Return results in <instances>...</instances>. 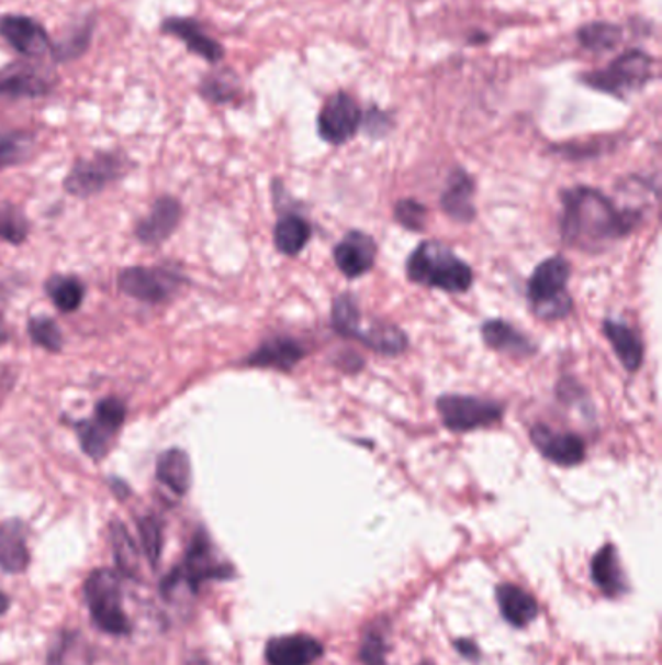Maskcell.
Masks as SVG:
<instances>
[{"label":"cell","mask_w":662,"mask_h":665,"mask_svg":"<svg viewBox=\"0 0 662 665\" xmlns=\"http://www.w3.org/2000/svg\"><path fill=\"white\" fill-rule=\"evenodd\" d=\"M0 37L24 59H42L51 55V42L47 30L35 18L24 14L0 16Z\"/></svg>","instance_id":"13"},{"label":"cell","mask_w":662,"mask_h":665,"mask_svg":"<svg viewBox=\"0 0 662 665\" xmlns=\"http://www.w3.org/2000/svg\"><path fill=\"white\" fill-rule=\"evenodd\" d=\"M183 219V207L176 197H160L152 204L148 217L135 228V236L144 245H161L176 232Z\"/></svg>","instance_id":"16"},{"label":"cell","mask_w":662,"mask_h":665,"mask_svg":"<svg viewBox=\"0 0 662 665\" xmlns=\"http://www.w3.org/2000/svg\"><path fill=\"white\" fill-rule=\"evenodd\" d=\"M110 537L119 570L126 578L136 580L141 574V555H138V548H136L131 533L126 531L123 523L113 520L110 525Z\"/></svg>","instance_id":"32"},{"label":"cell","mask_w":662,"mask_h":665,"mask_svg":"<svg viewBox=\"0 0 662 665\" xmlns=\"http://www.w3.org/2000/svg\"><path fill=\"white\" fill-rule=\"evenodd\" d=\"M27 236H30V222L25 219L24 212L12 204L0 207V240L20 245L24 244Z\"/></svg>","instance_id":"37"},{"label":"cell","mask_w":662,"mask_h":665,"mask_svg":"<svg viewBox=\"0 0 662 665\" xmlns=\"http://www.w3.org/2000/svg\"><path fill=\"white\" fill-rule=\"evenodd\" d=\"M394 219L411 232H422L428 220V209L414 199H403L394 207Z\"/></svg>","instance_id":"39"},{"label":"cell","mask_w":662,"mask_h":665,"mask_svg":"<svg viewBox=\"0 0 662 665\" xmlns=\"http://www.w3.org/2000/svg\"><path fill=\"white\" fill-rule=\"evenodd\" d=\"M361 118L363 111L356 98L344 90H338L330 93L321 108L317 115V133L325 143L343 146L358 135Z\"/></svg>","instance_id":"12"},{"label":"cell","mask_w":662,"mask_h":665,"mask_svg":"<svg viewBox=\"0 0 662 665\" xmlns=\"http://www.w3.org/2000/svg\"><path fill=\"white\" fill-rule=\"evenodd\" d=\"M348 339H354L371 351L385 354V356L403 354L408 346V337L404 335L403 329L385 323V321H371L368 328H363L360 320Z\"/></svg>","instance_id":"24"},{"label":"cell","mask_w":662,"mask_h":665,"mask_svg":"<svg viewBox=\"0 0 662 665\" xmlns=\"http://www.w3.org/2000/svg\"><path fill=\"white\" fill-rule=\"evenodd\" d=\"M530 442L548 462L560 467H575L585 462L587 446L585 440L575 432L553 430L546 424H537L530 430Z\"/></svg>","instance_id":"14"},{"label":"cell","mask_w":662,"mask_h":665,"mask_svg":"<svg viewBox=\"0 0 662 665\" xmlns=\"http://www.w3.org/2000/svg\"><path fill=\"white\" fill-rule=\"evenodd\" d=\"M110 485L119 498H125V495H128V487H126V483H123V480L113 479Z\"/></svg>","instance_id":"42"},{"label":"cell","mask_w":662,"mask_h":665,"mask_svg":"<svg viewBox=\"0 0 662 665\" xmlns=\"http://www.w3.org/2000/svg\"><path fill=\"white\" fill-rule=\"evenodd\" d=\"M311 234H313V230L307 220L295 212H288L278 219L277 226H274V245H277L278 252L294 257L307 245Z\"/></svg>","instance_id":"30"},{"label":"cell","mask_w":662,"mask_h":665,"mask_svg":"<svg viewBox=\"0 0 662 665\" xmlns=\"http://www.w3.org/2000/svg\"><path fill=\"white\" fill-rule=\"evenodd\" d=\"M27 333L35 345L42 346L49 353H60V348L65 345L59 325L45 315H37L27 321Z\"/></svg>","instance_id":"38"},{"label":"cell","mask_w":662,"mask_h":665,"mask_svg":"<svg viewBox=\"0 0 662 665\" xmlns=\"http://www.w3.org/2000/svg\"><path fill=\"white\" fill-rule=\"evenodd\" d=\"M161 34L171 35L183 43L189 53L206 60L209 65H220L226 59L224 45L204 30L194 18L169 16L161 22Z\"/></svg>","instance_id":"15"},{"label":"cell","mask_w":662,"mask_h":665,"mask_svg":"<svg viewBox=\"0 0 662 665\" xmlns=\"http://www.w3.org/2000/svg\"><path fill=\"white\" fill-rule=\"evenodd\" d=\"M93 32H96V16L90 14L85 20H80L75 27H70L59 42L53 43L51 47L53 63H75L80 57H85L86 51L92 45Z\"/></svg>","instance_id":"29"},{"label":"cell","mask_w":662,"mask_h":665,"mask_svg":"<svg viewBox=\"0 0 662 665\" xmlns=\"http://www.w3.org/2000/svg\"><path fill=\"white\" fill-rule=\"evenodd\" d=\"M30 565V551L25 545V525L20 520L0 523V568L4 573H24Z\"/></svg>","instance_id":"27"},{"label":"cell","mask_w":662,"mask_h":665,"mask_svg":"<svg viewBox=\"0 0 662 665\" xmlns=\"http://www.w3.org/2000/svg\"><path fill=\"white\" fill-rule=\"evenodd\" d=\"M34 146L35 136L27 131H0V171L25 164Z\"/></svg>","instance_id":"34"},{"label":"cell","mask_w":662,"mask_h":665,"mask_svg":"<svg viewBox=\"0 0 662 665\" xmlns=\"http://www.w3.org/2000/svg\"><path fill=\"white\" fill-rule=\"evenodd\" d=\"M641 212L618 209L616 202L595 187H571L562 191V237L581 252H603L616 240L631 234Z\"/></svg>","instance_id":"1"},{"label":"cell","mask_w":662,"mask_h":665,"mask_svg":"<svg viewBox=\"0 0 662 665\" xmlns=\"http://www.w3.org/2000/svg\"><path fill=\"white\" fill-rule=\"evenodd\" d=\"M437 413L444 426L451 432H472L490 429L502 421L505 407L494 399L472 396H441Z\"/></svg>","instance_id":"10"},{"label":"cell","mask_w":662,"mask_h":665,"mask_svg":"<svg viewBox=\"0 0 662 665\" xmlns=\"http://www.w3.org/2000/svg\"><path fill=\"white\" fill-rule=\"evenodd\" d=\"M654 60L651 53L639 47L621 51L606 67L579 75V82L598 93H606L616 100H628L631 93L646 90L654 80Z\"/></svg>","instance_id":"3"},{"label":"cell","mask_w":662,"mask_h":665,"mask_svg":"<svg viewBox=\"0 0 662 665\" xmlns=\"http://www.w3.org/2000/svg\"><path fill=\"white\" fill-rule=\"evenodd\" d=\"M156 479L177 497H184L191 489V480H193L191 459L187 452L179 447H171L160 454L156 462Z\"/></svg>","instance_id":"28"},{"label":"cell","mask_w":662,"mask_h":665,"mask_svg":"<svg viewBox=\"0 0 662 665\" xmlns=\"http://www.w3.org/2000/svg\"><path fill=\"white\" fill-rule=\"evenodd\" d=\"M474 189H476L474 177L470 176L464 168H455L447 177V186L439 199L441 211L455 222L469 224L476 219Z\"/></svg>","instance_id":"20"},{"label":"cell","mask_w":662,"mask_h":665,"mask_svg":"<svg viewBox=\"0 0 662 665\" xmlns=\"http://www.w3.org/2000/svg\"><path fill=\"white\" fill-rule=\"evenodd\" d=\"M406 275L422 287L437 288L449 295L467 292L474 282L469 263L462 262L449 245L437 240L419 244L406 262Z\"/></svg>","instance_id":"2"},{"label":"cell","mask_w":662,"mask_h":665,"mask_svg":"<svg viewBox=\"0 0 662 665\" xmlns=\"http://www.w3.org/2000/svg\"><path fill=\"white\" fill-rule=\"evenodd\" d=\"M577 43L591 53H608L624 42V27L613 22H588L577 30Z\"/></svg>","instance_id":"31"},{"label":"cell","mask_w":662,"mask_h":665,"mask_svg":"<svg viewBox=\"0 0 662 665\" xmlns=\"http://www.w3.org/2000/svg\"><path fill=\"white\" fill-rule=\"evenodd\" d=\"M183 285V275L171 267H128L117 277L123 295L152 306L168 302Z\"/></svg>","instance_id":"11"},{"label":"cell","mask_w":662,"mask_h":665,"mask_svg":"<svg viewBox=\"0 0 662 665\" xmlns=\"http://www.w3.org/2000/svg\"><path fill=\"white\" fill-rule=\"evenodd\" d=\"M591 578L606 598L616 599L628 594L629 586L626 576H624V570H621L618 551L610 543L604 545L603 548H598L596 555L593 556Z\"/></svg>","instance_id":"21"},{"label":"cell","mask_w":662,"mask_h":665,"mask_svg":"<svg viewBox=\"0 0 662 665\" xmlns=\"http://www.w3.org/2000/svg\"><path fill=\"white\" fill-rule=\"evenodd\" d=\"M325 649L311 634H285L270 639L265 657L269 665H313L319 662Z\"/></svg>","instance_id":"18"},{"label":"cell","mask_w":662,"mask_h":665,"mask_svg":"<svg viewBox=\"0 0 662 665\" xmlns=\"http://www.w3.org/2000/svg\"><path fill=\"white\" fill-rule=\"evenodd\" d=\"M361 129L366 131V135L371 136L373 141H379L383 136L389 135L394 129V121L386 111L381 110L378 106H371L361 118Z\"/></svg>","instance_id":"40"},{"label":"cell","mask_w":662,"mask_h":665,"mask_svg":"<svg viewBox=\"0 0 662 665\" xmlns=\"http://www.w3.org/2000/svg\"><path fill=\"white\" fill-rule=\"evenodd\" d=\"M199 93L202 100L209 101L212 106L239 103L244 96V85L234 68L218 67L202 76Z\"/></svg>","instance_id":"25"},{"label":"cell","mask_w":662,"mask_h":665,"mask_svg":"<svg viewBox=\"0 0 662 665\" xmlns=\"http://www.w3.org/2000/svg\"><path fill=\"white\" fill-rule=\"evenodd\" d=\"M495 601L500 613L515 629L528 627L538 617V601L527 590L515 584H500L495 588Z\"/></svg>","instance_id":"23"},{"label":"cell","mask_w":662,"mask_h":665,"mask_svg":"<svg viewBox=\"0 0 662 665\" xmlns=\"http://www.w3.org/2000/svg\"><path fill=\"white\" fill-rule=\"evenodd\" d=\"M604 335L610 341L614 353L620 358L621 366L628 372H636L643 364V341L628 323L618 320L604 321Z\"/></svg>","instance_id":"26"},{"label":"cell","mask_w":662,"mask_h":665,"mask_svg":"<svg viewBox=\"0 0 662 665\" xmlns=\"http://www.w3.org/2000/svg\"><path fill=\"white\" fill-rule=\"evenodd\" d=\"M126 419V404L117 397H105L96 404L92 419L75 422L80 447L93 462H101L110 452L113 439Z\"/></svg>","instance_id":"9"},{"label":"cell","mask_w":662,"mask_h":665,"mask_svg":"<svg viewBox=\"0 0 662 665\" xmlns=\"http://www.w3.org/2000/svg\"><path fill=\"white\" fill-rule=\"evenodd\" d=\"M305 356V346L294 337L277 335L260 343L244 361V366L262 368V370L290 372Z\"/></svg>","instance_id":"19"},{"label":"cell","mask_w":662,"mask_h":665,"mask_svg":"<svg viewBox=\"0 0 662 665\" xmlns=\"http://www.w3.org/2000/svg\"><path fill=\"white\" fill-rule=\"evenodd\" d=\"M479 42H487V35L474 34V35H472V37H470V43H472V45H474V43H479Z\"/></svg>","instance_id":"45"},{"label":"cell","mask_w":662,"mask_h":665,"mask_svg":"<svg viewBox=\"0 0 662 665\" xmlns=\"http://www.w3.org/2000/svg\"><path fill=\"white\" fill-rule=\"evenodd\" d=\"M57 86L59 73L45 60H12L0 67V100H40Z\"/></svg>","instance_id":"8"},{"label":"cell","mask_w":662,"mask_h":665,"mask_svg":"<svg viewBox=\"0 0 662 665\" xmlns=\"http://www.w3.org/2000/svg\"><path fill=\"white\" fill-rule=\"evenodd\" d=\"M85 594L90 616L93 624H98V629L119 636L131 632V623L123 609L117 573H113L110 568L93 570L86 580Z\"/></svg>","instance_id":"6"},{"label":"cell","mask_w":662,"mask_h":665,"mask_svg":"<svg viewBox=\"0 0 662 665\" xmlns=\"http://www.w3.org/2000/svg\"><path fill=\"white\" fill-rule=\"evenodd\" d=\"M333 255H335L336 267L344 277L360 278L373 269L378 257V244L366 232L352 230L343 237L340 244L336 245Z\"/></svg>","instance_id":"17"},{"label":"cell","mask_w":662,"mask_h":665,"mask_svg":"<svg viewBox=\"0 0 662 665\" xmlns=\"http://www.w3.org/2000/svg\"><path fill=\"white\" fill-rule=\"evenodd\" d=\"M9 606H10L9 596H7V594H2V591H0V616H2V613H7V609H9Z\"/></svg>","instance_id":"43"},{"label":"cell","mask_w":662,"mask_h":665,"mask_svg":"<svg viewBox=\"0 0 662 665\" xmlns=\"http://www.w3.org/2000/svg\"><path fill=\"white\" fill-rule=\"evenodd\" d=\"M138 533H141V543L143 551L152 568H158L160 563L161 547H164V528H161L160 518L156 516H144L138 518Z\"/></svg>","instance_id":"36"},{"label":"cell","mask_w":662,"mask_h":665,"mask_svg":"<svg viewBox=\"0 0 662 665\" xmlns=\"http://www.w3.org/2000/svg\"><path fill=\"white\" fill-rule=\"evenodd\" d=\"M232 576H234V566L227 565L216 555L209 533L199 530L189 543L183 563L177 566L176 570H171L161 584V594L166 598H171L181 586L197 591L204 581L227 580Z\"/></svg>","instance_id":"5"},{"label":"cell","mask_w":662,"mask_h":665,"mask_svg":"<svg viewBox=\"0 0 662 665\" xmlns=\"http://www.w3.org/2000/svg\"><path fill=\"white\" fill-rule=\"evenodd\" d=\"M9 341V331L0 325V345H4Z\"/></svg>","instance_id":"44"},{"label":"cell","mask_w":662,"mask_h":665,"mask_svg":"<svg viewBox=\"0 0 662 665\" xmlns=\"http://www.w3.org/2000/svg\"><path fill=\"white\" fill-rule=\"evenodd\" d=\"M45 292L49 295L55 308L63 313H72L85 302L86 287L76 277L55 275L45 282Z\"/></svg>","instance_id":"33"},{"label":"cell","mask_w":662,"mask_h":665,"mask_svg":"<svg viewBox=\"0 0 662 665\" xmlns=\"http://www.w3.org/2000/svg\"><path fill=\"white\" fill-rule=\"evenodd\" d=\"M482 339L492 351L509 354L513 358H530L538 353V346L507 321H486L482 325Z\"/></svg>","instance_id":"22"},{"label":"cell","mask_w":662,"mask_h":665,"mask_svg":"<svg viewBox=\"0 0 662 665\" xmlns=\"http://www.w3.org/2000/svg\"><path fill=\"white\" fill-rule=\"evenodd\" d=\"M419 665H434V664H431V662H422V664H419Z\"/></svg>","instance_id":"46"},{"label":"cell","mask_w":662,"mask_h":665,"mask_svg":"<svg viewBox=\"0 0 662 665\" xmlns=\"http://www.w3.org/2000/svg\"><path fill=\"white\" fill-rule=\"evenodd\" d=\"M389 656V631L386 623H375L363 632L360 660L363 665H386Z\"/></svg>","instance_id":"35"},{"label":"cell","mask_w":662,"mask_h":665,"mask_svg":"<svg viewBox=\"0 0 662 665\" xmlns=\"http://www.w3.org/2000/svg\"><path fill=\"white\" fill-rule=\"evenodd\" d=\"M455 646L459 650V654L467 657H476V652H479L476 644L470 641L455 642Z\"/></svg>","instance_id":"41"},{"label":"cell","mask_w":662,"mask_h":665,"mask_svg":"<svg viewBox=\"0 0 662 665\" xmlns=\"http://www.w3.org/2000/svg\"><path fill=\"white\" fill-rule=\"evenodd\" d=\"M571 277V265L562 255H553L540 263L528 280V303L540 320H563L573 310V300L565 285Z\"/></svg>","instance_id":"4"},{"label":"cell","mask_w":662,"mask_h":665,"mask_svg":"<svg viewBox=\"0 0 662 665\" xmlns=\"http://www.w3.org/2000/svg\"><path fill=\"white\" fill-rule=\"evenodd\" d=\"M133 162L123 152H96L90 158H80L65 177V189L72 197L88 199L101 193L131 171Z\"/></svg>","instance_id":"7"}]
</instances>
